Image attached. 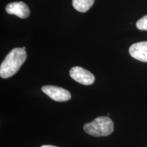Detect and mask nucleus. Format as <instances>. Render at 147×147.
Instances as JSON below:
<instances>
[{"instance_id": "nucleus-2", "label": "nucleus", "mask_w": 147, "mask_h": 147, "mask_svg": "<svg viewBox=\"0 0 147 147\" xmlns=\"http://www.w3.org/2000/svg\"><path fill=\"white\" fill-rule=\"evenodd\" d=\"M83 129L92 136H108L114 131V123L108 117H99L92 122L84 124Z\"/></svg>"}, {"instance_id": "nucleus-3", "label": "nucleus", "mask_w": 147, "mask_h": 147, "mask_svg": "<svg viewBox=\"0 0 147 147\" xmlns=\"http://www.w3.org/2000/svg\"><path fill=\"white\" fill-rule=\"evenodd\" d=\"M42 91L56 102H67L71 99L70 93L63 88L53 85H46L42 87Z\"/></svg>"}, {"instance_id": "nucleus-6", "label": "nucleus", "mask_w": 147, "mask_h": 147, "mask_svg": "<svg viewBox=\"0 0 147 147\" xmlns=\"http://www.w3.org/2000/svg\"><path fill=\"white\" fill-rule=\"evenodd\" d=\"M129 52L132 57L142 62H147V41L134 44Z\"/></svg>"}, {"instance_id": "nucleus-9", "label": "nucleus", "mask_w": 147, "mask_h": 147, "mask_svg": "<svg viewBox=\"0 0 147 147\" xmlns=\"http://www.w3.org/2000/svg\"><path fill=\"white\" fill-rule=\"evenodd\" d=\"M40 147H57V146H53V145H43V146H42Z\"/></svg>"}, {"instance_id": "nucleus-1", "label": "nucleus", "mask_w": 147, "mask_h": 147, "mask_svg": "<svg viewBox=\"0 0 147 147\" xmlns=\"http://www.w3.org/2000/svg\"><path fill=\"white\" fill-rule=\"evenodd\" d=\"M27 53L23 48H15L7 55L0 66V76L8 78L19 70L25 63Z\"/></svg>"}, {"instance_id": "nucleus-4", "label": "nucleus", "mask_w": 147, "mask_h": 147, "mask_svg": "<svg viewBox=\"0 0 147 147\" xmlns=\"http://www.w3.org/2000/svg\"><path fill=\"white\" fill-rule=\"evenodd\" d=\"M71 78L84 85H91L95 81V76L91 72L79 66L74 67L69 71Z\"/></svg>"}, {"instance_id": "nucleus-8", "label": "nucleus", "mask_w": 147, "mask_h": 147, "mask_svg": "<svg viewBox=\"0 0 147 147\" xmlns=\"http://www.w3.org/2000/svg\"><path fill=\"white\" fill-rule=\"evenodd\" d=\"M136 27L141 31H147V15L144 16L137 21Z\"/></svg>"}, {"instance_id": "nucleus-7", "label": "nucleus", "mask_w": 147, "mask_h": 147, "mask_svg": "<svg viewBox=\"0 0 147 147\" xmlns=\"http://www.w3.org/2000/svg\"><path fill=\"white\" fill-rule=\"evenodd\" d=\"M95 0H73V7L77 11L85 12L91 8L94 3Z\"/></svg>"}, {"instance_id": "nucleus-5", "label": "nucleus", "mask_w": 147, "mask_h": 147, "mask_svg": "<svg viewBox=\"0 0 147 147\" xmlns=\"http://www.w3.org/2000/svg\"><path fill=\"white\" fill-rule=\"evenodd\" d=\"M5 10L8 14H13L21 18H27L30 14L29 7L23 1L8 3L5 7Z\"/></svg>"}]
</instances>
